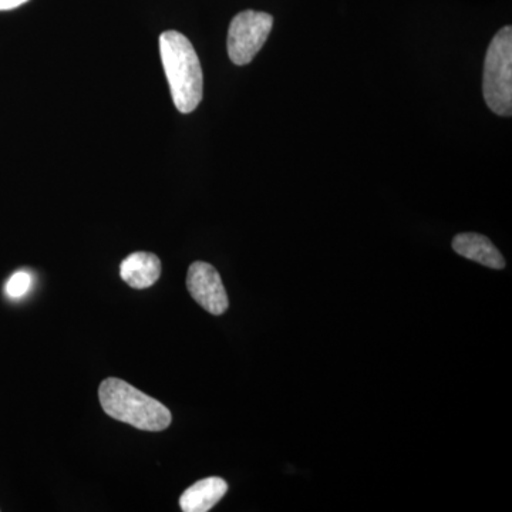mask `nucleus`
<instances>
[{"label": "nucleus", "instance_id": "9d476101", "mask_svg": "<svg viewBox=\"0 0 512 512\" xmlns=\"http://www.w3.org/2000/svg\"><path fill=\"white\" fill-rule=\"evenodd\" d=\"M29 0H0V10H12L25 5Z\"/></svg>", "mask_w": 512, "mask_h": 512}, {"label": "nucleus", "instance_id": "423d86ee", "mask_svg": "<svg viewBox=\"0 0 512 512\" xmlns=\"http://www.w3.org/2000/svg\"><path fill=\"white\" fill-rule=\"evenodd\" d=\"M120 276L131 288H151L161 276L160 258L150 252H134L121 262Z\"/></svg>", "mask_w": 512, "mask_h": 512}, {"label": "nucleus", "instance_id": "39448f33", "mask_svg": "<svg viewBox=\"0 0 512 512\" xmlns=\"http://www.w3.org/2000/svg\"><path fill=\"white\" fill-rule=\"evenodd\" d=\"M187 288L192 299L211 315L227 312L229 301L221 275L207 262H194L188 269Z\"/></svg>", "mask_w": 512, "mask_h": 512}, {"label": "nucleus", "instance_id": "7ed1b4c3", "mask_svg": "<svg viewBox=\"0 0 512 512\" xmlns=\"http://www.w3.org/2000/svg\"><path fill=\"white\" fill-rule=\"evenodd\" d=\"M484 99L498 116L512 114V29L505 26L491 40L485 56Z\"/></svg>", "mask_w": 512, "mask_h": 512}, {"label": "nucleus", "instance_id": "0eeeda50", "mask_svg": "<svg viewBox=\"0 0 512 512\" xmlns=\"http://www.w3.org/2000/svg\"><path fill=\"white\" fill-rule=\"evenodd\" d=\"M227 481L220 477L204 478L192 484L180 498V507L184 512H207L212 510L227 494Z\"/></svg>", "mask_w": 512, "mask_h": 512}, {"label": "nucleus", "instance_id": "6e6552de", "mask_svg": "<svg viewBox=\"0 0 512 512\" xmlns=\"http://www.w3.org/2000/svg\"><path fill=\"white\" fill-rule=\"evenodd\" d=\"M453 249L458 255L493 269H503L504 256L487 237L474 232L458 234L453 239Z\"/></svg>", "mask_w": 512, "mask_h": 512}, {"label": "nucleus", "instance_id": "1a4fd4ad", "mask_svg": "<svg viewBox=\"0 0 512 512\" xmlns=\"http://www.w3.org/2000/svg\"><path fill=\"white\" fill-rule=\"evenodd\" d=\"M32 286V275L26 271H18L10 276L8 284H6V295L12 299H20L29 292Z\"/></svg>", "mask_w": 512, "mask_h": 512}, {"label": "nucleus", "instance_id": "f03ea898", "mask_svg": "<svg viewBox=\"0 0 512 512\" xmlns=\"http://www.w3.org/2000/svg\"><path fill=\"white\" fill-rule=\"evenodd\" d=\"M99 399L107 416L138 430L163 431L173 420L163 403L116 377L101 382Z\"/></svg>", "mask_w": 512, "mask_h": 512}, {"label": "nucleus", "instance_id": "f257e3e1", "mask_svg": "<svg viewBox=\"0 0 512 512\" xmlns=\"http://www.w3.org/2000/svg\"><path fill=\"white\" fill-rule=\"evenodd\" d=\"M160 53L175 107L180 113H192L200 106L204 92L200 59L194 46L183 33L167 30L160 36Z\"/></svg>", "mask_w": 512, "mask_h": 512}, {"label": "nucleus", "instance_id": "20e7f679", "mask_svg": "<svg viewBox=\"0 0 512 512\" xmlns=\"http://www.w3.org/2000/svg\"><path fill=\"white\" fill-rule=\"evenodd\" d=\"M274 26L269 13L245 10L232 19L228 30V55L237 66L251 63L265 45Z\"/></svg>", "mask_w": 512, "mask_h": 512}]
</instances>
